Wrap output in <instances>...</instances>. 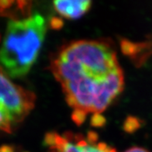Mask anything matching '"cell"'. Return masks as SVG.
Returning <instances> with one entry per match:
<instances>
[{
    "mask_svg": "<svg viewBox=\"0 0 152 152\" xmlns=\"http://www.w3.org/2000/svg\"><path fill=\"white\" fill-rule=\"evenodd\" d=\"M54 78L72 109V120L84 122L89 114L102 124L101 114L122 92L124 75L116 50L103 40H80L65 44L50 63Z\"/></svg>",
    "mask_w": 152,
    "mask_h": 152,
    "instance_id": "cell-1",
    "label": "cell"
},
{
    "mask_svg": "<svg viewBox=\"0 0 152 152\" xmlns=\"http://www.w3.org/2000/svg\"><path fill=\"white\" fill-rule=\"evenodd\" d=\"M46 34L41 15L10 21L0 47V68L10 78H20L35 63Z\"/></svg>",
    "mask_w": 152,
    "mask_h": 152,
    "instance_id": "cell-2",
    "label": "cell"
},
{
    "mask_svg": "<svg viewBox=\"0 0 152 152\" xmlns=\"http://www.w3.org/2000/svg\"><path fill=\"white\" fill-rule=\"evenodd\" d=\"M35 101L32 92L15 84L0 68V130L12 132L31 112Z\"/></svg>",
    "mask_w": 152,
    "mask_h": 152,
    "instance_id": "cell-3",
    "label": "cell"
},
{
    "mask_svg": "<svg viewBox=\"0 0 152 152\" xmlns=\"http://www.w3.org/2000/svg\"><path fill=\"white\" fill-rule=\"evenodd\" d=\"M44 142L49 152H116L109 144L99 141L97 134L92 131L86 135L72 132H49Z\"/></svg>",
    "mask_w": 152,
    "mask_h": 152,
    "instance_id": "cell-4",
    "label": "cell"
},
{
    "mask_svg": "<svg viewBox=\"0 0 152 152\" xmlns=\"http://www.w3.org/2000/svg\"><path fill=\"white\" fill-rule=\"evenodd\" d=\"M57 12L67 19H78L88 12L91 7L90 1L58 0L53 2Z\"/></svg>",
    "mask_w": 152,
    "mask_h": 152,
    "instance_id": "cell-5",
    "label": "cell"
},
{
    "mask_svg": "<svg viewBox=\"0 0 152 152\" xmlns=\"http://www.w3.org/2000/svg\"><path fill=\"white\" fill-rule=\"evenodd\" d=\"M30 2L26 1H0V16L15 17L20 20L19 17L30 16Z\"/></svg>",
    "mask_w": 152,
    "mask_h": 152,
    "instance_id": "cell-6",
    "label": "cell"
},
{
    "mask_svg": "<svg viewBox=\"0 0 152 152\" xmlns=\"http://www.w3.org/2000/svg\"><path fill=\"white\" fill-rule=\"evenodd\" d=\"M124 152H150L149 151L144 149V148H140V147H133L128 150H126Z\"/></svg>",
    "mask_w": 152,
    "mask_h": 152,
    "instance_id": "cell-7",
    "label": "cell"
}]
</instances>
